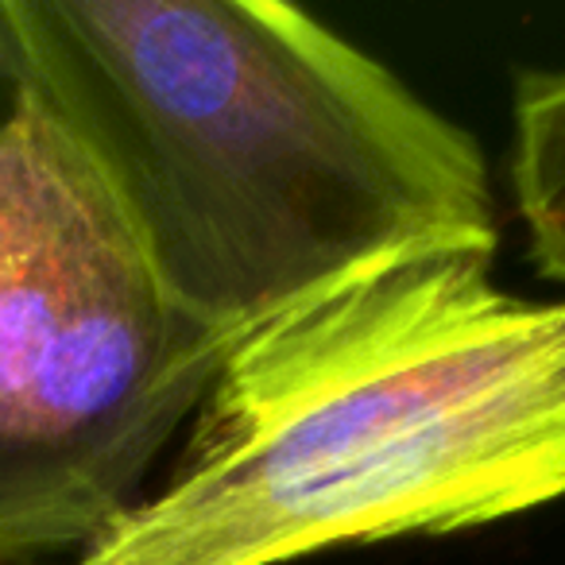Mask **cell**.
Listing matches in <instances>:
<instances>
[{
  "instance_id": "cell-1",
  "label": "cell",
  "mask_w": 565,
  "mask_h": 565,
  "mask_svg": "<svg viewBox=\"0 0 565 565\" xmlns=\"http://www.w3.org/2000/svg\"><path fill=\"white\" fill-rule=\"evenodd\" d=\"M167 299L225 341L426 252L495 256L477 136L279 0H0Z\"/></svg>"
},
{
  "instance_id": "cell-3",
  "label": "cell",
  "mask_w": 565,
  "mask_h": 565,
  "mask_svg": "<svg viewBox=\"0 0 565 565\" xmlns=\"http://www.w3.org/2000/svg\"><path fill=\"white\" fill-rule=\"evenodd\" d=\"M228 349L167 299L0 35V565L109 531Z\"/></svg>"
},
{
  "instance_id": "cell-2",
  "label": "cell",
  "mask_w": 565,
  "mask_h": 565,
  "mask_svg": "<svg viewBox=\"0 0 565 565\" xmlns=\"http://www.w3.org/2000/svg\"><path fill=\"white\" fill-rule=\"evenodd\" d=\"M562 495L565 302L426 252L236 341L167 484L74 565H287Z\"/></svg>"
},
{
  "instance_id": "cell-4",
  "label": "cell",
  "mask_w": 565,
  "mask_h": 565,
  "mask_svg": "<svg viewBox=\"0 0 565 565\" xmlns=\"http://www.w3.org/2000/svg\"><path fill=\"white\" fill-rule=\"evenodd\" d=\"M511 186L534 264L565 282V66L519 74Z\"/></svg>"
}]
</instances>
